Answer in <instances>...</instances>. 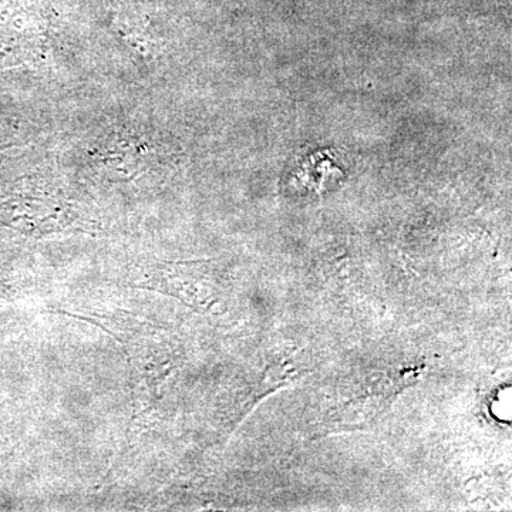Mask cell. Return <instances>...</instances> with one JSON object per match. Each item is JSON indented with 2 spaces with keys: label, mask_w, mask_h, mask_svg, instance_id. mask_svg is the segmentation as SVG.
<instances>
[{
  "label": "cell",
  "mask_w": 512,
  "mask_h": 512,
  "mask_svg": "<svg viewBox=\"0 0 512 512\" xmlns=\"http://www.w3.org/2000/svg\"><path fill=\"white\" fill-rule=\"evenodd\" d=\"M207 276V272L201 271L197 264H173L158 271L156 282L160 288L168 289L165 292L200 308L212 301V291L207 282L202 281Z\"/></svg>",
  "instance_id": "cell-2"
},
{
  "label": "cell",
  "mask_w": 512,
  "mask_h": 512,
  "mask_svg": "<svg viewBox=\"0 0 512 512\" xmlns=\"http://www.w3.org/2000/svg\"><path fill=\"white\" fill-rule=\"evenodd\" d=\"M419 370L410 369L396 376H389L379 380V384H372V393L357 397L345 409L332 416V427H345V429H359L363 424H370L376 420L386 407L393 402L394 396L407 389L417 380ZM335 431V430H333Z\"/></svg>",
  "instance_id": "cell-1"
}]
</instances>
